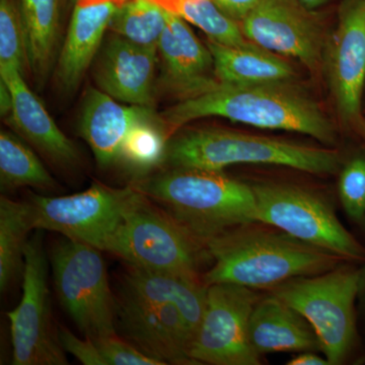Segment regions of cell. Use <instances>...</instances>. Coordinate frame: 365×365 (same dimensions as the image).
I'll use <instances>...</instances> for the list:
<instances>
[{"label": "cell", "instance_id": "obj_1", "mask_svg": "<svg viewBox=\"0 0 365 365\" xmlns=\"http://www.w3.org/2000/svg\"><path fill=\"white\" fill-rule=\"evenodd\" d=\"M160 117L172 136L194 120L222 117L258 128L297 132L326 145L336 143L332 122L318 103L292 81L220 85L199 97L178 103Z\"/></svg>", "mask_w": 365, "mask_h": 365}, {"label": "cell", "instance_id": "obj_2", "mask_svg": "<svg viewBox=\"0 0 365 365\" xmlns=\"http://www.w3.org/2000/svg\"><path fill=\"white\" fill-rule=\"evenodd\" d=\"M242 225L206 242L215 263L203 283L271 288L300 276L328 272L344 260L278 230Z\"/></svg>", "mask_w": 365, "mask_h": 365}, {"label": "cell", "instance_id": "obj_3", "mask_svg": "<svg viewBox=\"0 0 365 365\" xmlns=\"http://www.w3.org/2000/svg\"><path fill=\"white\" fill-rule=\"evenodd\" d=\"M133 186L205 246L234 228L258 222L252 186L222 172L172 168Z\"/></svg>", "mask_w": 365, "mask_h": 365}, {"label": "cell", "instance_id": "obj_4", "mask_svg": "<svg viewBox=\"0 0 365 365\" xmlns=\"http://www.w3.org/2000/svg\"><path fill=\"white\" fill-rule=\"evenodd\" d=\"M165 163L170 168L222 172L237 163L275 165L317 175L335 174L340 153L228 129L204 128L170 137Z\"/></svg>", "mask_w": 365, "mask_h": 365}, {"label": "cell", "instance_id": "obj_5", "mask_svg": "<svg viewBox=\"0 0 365 365\" xmlns=\"http://www.w3.org/2000/svg\"><path fill=\"white\" fill-rule=\"evenodd\" d=\"M361 283V271L336 267L318 275L292 278L270 290L311 324L329 365H339L354 343V304Z\"/></svg>", "mask_w": 365, "mask_h": 365}, {"label": "cell", "instance_id": "obj_6", "mask_svg": "<svg viewBox=\"0 0 365 365\" xmlns=\"http://www.w3.org/2000/svg\"><path fill=\"white\" fill-rule=\"evenodd\" d=\"M141 195L125 213L108 252L128 265L198 278L207 248L165 211Z\"/></svg>", "mask_w": 365, "mask_h": 365}, {"label": "cell", "instance_id": "obj_7", "mask_svg": "<svg viewBox=\"0 0 365 365\" xmlns=\"http://www.w3.org/2000/svg\"><path fill=\"white\" fill-rule=\"evenodd\" d=\"M257 220L344 260L365 262V248L344 227L323 197L280 182L252 186Z\"/></svg>", "mask_w": 365, "mask_h": 365}, {"label": "cell", "instance_id": "obj_8", "mask_svg": "<svg viewBox=\"0 0 365 365\" xmlns=\"http://www.w3.org/2000/svg\"><path fill=\"white\" fill-rule=\"evenodd\" d=\"M101 250L67 239L53 249L57 297L78 330L96 339L114 335L117 304L113 297Z\"/></svg>", "mask_w": 365, "mask_h": 365}, {"label": "cell", "instance_id": "obj_9", "mask_svg": "<svg viewBox=\"0 0 365 365\" xmlns=\"http://www.w3.org/2000/svg\"><path fill=\"white\" fill-rule=\"evenodd\" d=\"M141 195L134 186L112 188L102 184L73 195H34V225L108 252L125 213Z\"/></svg>", "mask_w": 365, "mask_h": 365}, {"label": "cell", "instance_id": "obj_10", "mask_svg": "<svg viewBox=\"0 0 365 365\" xmlns=\"http://www.w3.org/2000/svg\"><path fill=\"white\" fill-rule=\"evenodd\" d=\"M29 240L23 269V297L7 314L11 323L14 365L68 364L53 329L48 288V261L42 230Z\"/></svg>", "mask_w": 365, "mask_h": 365}, {"label": "cell", "instance_id": "obj_11", "mask_svg": "<svg viewBox=\"0 0 365 365\" xmlns=\"http://www.w3.org/2000/svg\"><path fill=\"white\" fill-rule=\"evenodd\" d=\"M261 297L253 288L234 283L207 287L202 321L190 356L197 364L259 365L261 355L250 341V319Z\"/></svg>", "mask_w": 365, "mask_h": 365}, {"label": "cell", "instance_id": "obj_12", "mask_svg": "<svg viewBox=\"0 0 365 365\" xmlns=\"http://www.w3.org/2000/svg\"><path fill=\"white\" fill-rule=\"evenodd\" d=\"M240 24L250 42L299 60L313 73L323 68L327 47L323 29L297 0H263Z\"/></svg>", "mask_w": 365, "mask_h": 365}, {"label": "cell", "instance_id": "obj_13", "mask_svg": "<svg viewBox=\"0 0 365 365\" xmlns=\"http://www.w3.org/2000/svg\"><path fill=\"white\" fill-rule=\"evenodd\" d=\"M324 71L340 119L354 126L364 117L365 11L362 0L345 7L338 28L327 42Z\"/></svg>", "mask_w": 365, "mask_h": 365}, {"label": "cell", "instance_id": "obj_14", "mask_svg": "<svg viewBox=\"0 0 365 365\" xmlns=\"http://www.w3.org/2000/svg\"><path fill=\"white\" fill-rule=\"evenodd\" d=\"M117 316L126 337L165 364H197L190 356L193 334L173 304L144 302L125 294Z\"/></svg>", "mask_w": 365, "mask_h": 365}, {"label": "cell", "instance_id": "obj_15", "mask_svg": "<svg viewBox=\"0 0 365 365\" xmlns=\"http://www.w3.org/2000/svg\"><path fill=\"white\" fill-rule=\"evenodd\" d=\"M158 50L160 58L158 83L180 102L220 86L207 44L198 40L181 16L168 13V25L158 41Z\"/></svg>", "mask_w": 365, "mask_h": 365}, {"label": "cell", "instance_id": "obj_16", "mask_svg": "<svg viewBox=\"0 0 365 365\" xmlns=\"http://www.w3.org/2000/svg\"><path fill=\"white\" fill-rule=\"evenodd\" d=\"M158 46H143L116 35L106 42L96 66L100 90L129 105L153 108Z\"/></svg>", "mask_w": 365, "mask_h": 365}, {"label": "cell", "instance_id": "obj_17", "mask_svg": "<svg viewBox=\"0 0 365 365\" xmlns=\"http://www.w3.org/2000/svg\"><path fill=\"white\" fill-rule=\"evenodd\" d=\"M153 115V108L121 105L104 91L90 88L79 120V134L90 145L98 165L110 167L119 160L131 127Z\"/></svg>", "mask_w": 365, "mask_h": 365}, {"label": "cell", "instance_id": "obj_18", "mask_svg": "<svg viewBox=\"0 0 365 365\" xmlns=\"http://www.w3.org/2000/svg\"><path fill=\"white\" fill-rule=\"evenodd\" d=\"M13 95V112L7 118L16 131L47 157L61 165H72L78 160L76 145L53 121L47 110L28 88L23 72L16 67L0 68Z\"/></svg>", "mask_w": 365, "mask_h": 365}, {"label": "cell", "instance_id": "obj_19", "mask_svg": "<svg viewBox=\"0 0 365 365\" xmlns=\"http://www.w3.org/2000/svg\"><path fill=\"white\" fill-rule=\"evenodd\" d=\"M120 0H93L76 4L58 60L56 76L64 90H76L102 45Z\"/></svg>", "mask_w": 365, "mask_h": 365}, {"label": "cell", "instance_id": "obj_20", "mask_svg": "<svg viewBox=\"0 0 365 365\" xmlns=\"http://www.w3.org/2000/svg\"><path fill=\"white\" fill-rule=\"evenodd\" d=\"M250 341L259 355L321 351L318 336L304 317L275 295L260 299L250 319Z\"/></svg>", "mask_w": 365, "mask_h": 365}, {"label": "cell", "instance_id": "obj_21", "mask_svg": "<svg viewBox=\"0 0 365 365\" xmlns=\"http://www.w3.org/2000/svg\"><path fill=\"white\" fill-rule=\"evenodd\" d=\"M125 283L126 294L131 297L176 307L195 337L202 321L207 292V287L198 278L129 265Z\"/></svg>", "mask_w": 365, "mask_h": 365}, {"label": "cell", "instance_id": "obj_22", "mask_svg": "<svg viewBox=\"0 0 365 365\" xmlns=\"http://www.w3.org/2000/svg\"><path fill=\"white\" fill-rule=\"evenodd\" d=\"M207 46L220 85H257L294 81L297 78L289 62L254 43L245 47H230L208 40Z\"/></svg>", "mask_w": 365, "mask_h": 365}, {"label": "cell", "instance_id": "obj_23", "mask_svg": "<svg viewBox=\"0 0 365 365\" xmlns=\"http://www.w3.org/2000/svg\"><path fill=\"white\" fill-rule=\"evenodd\" d=\"M29 67L38 79L49 71L58 37L59 0H20Z\"/></svg>", "mask_w": 365, "mask_h": 365}, {"label": "cell", "instance_id": "obj_24", "mask_svg": "<svg viewBox=\"0 0 365 365\" xmlns=\"http://www.w3.org/2000/svg\"><path fill=\"white\" fill-rule=\"evenodd\" d=\"M35 230L31 202L0 199V289L6 290L25 265L28 235Z\"/></svg>", "mask_w": 365, "mask_h": 365}, {"label": "cell", "instance_id": "obj_25", "mask_svg": "<svg viewBox=\"0 0 365 365\" xmlns=\"http://www.w3.org/2000/svg\"><path fill=\"white\" fill-rule=\"evenodd\" d=\"M170 137L162 117L153 115L139 120L127 134L118 162L141 179L165 163Z\"/></svg>", "mask_w": 365, "mask_h": 365}, {"label": "cell", "instance_id": "obj_26", "mask_svg": "<svg viewBox=\"0 0 365 365\" xmlns=\"http://www.w3.org/2000/svg\"><path fill=\"white\" fill-rule=\"evenodd\" d=\"M158 4L198 26L209 41L230 47L252 44L242 34L241 24L223 13L215 0H162Z\"/></svg>", "mask_w": 365, "mask_h": 365}, {"label": "cell", "instance_id": "obj_27", "mask_svg": "<svg viewBox=\"0 0 365 365\" xmlns=\"http://www.w3.org/2000/svg\"><path fill=\"white\" fill-rule=\"evenodd\" d=\"M0 182L2 190L20 187L52 189L55 181L34 151L6 131L0 134Z\"/></svg>", "mask_w": 365, "mask_h": 365}, {"label": "cell", "instance_id": "obj_28", "mask_svg": "<svg viewBox=\"0 0 365 365\" xmlns=\"http://www.w3.org/2000/svg\"><path fill=\"white\" fill-rule=\"evenodd\" d=\"M169 11L153 0H127L113 14L109 28L116 35L143 46H158Z\"/></svg>", "mask_w": 365, "mask_h": 365}, {"label": "cell", "instance_id": "obj_29", "mask_svg": "<svg viewBox=\"0 0 365 365\" xmlns=\"http://www.w3.org/2000/svg\"><path fill=\"white\" fill-rule=\"evenodd\" d=\"M29 66L28 47L20 2L0 0V68Z\"/></svg>", "mask_w": 365, "mask_h": 365}, {"label": "cell", "instance_id": "obj_30", "mask_svg": "<svg viewBox=\"0 0 365 365\" xmlns=\"http://www.w3.org/2000/svg\"><path fill=\"white\" fill-rule=\"evenodd\" d=\"M338 191L347 215L360 220L365 215V158H354L340 173Z\"/></svg>", "mask_w": 365, "mask_h": 365}, {"label": "cell", "instance_id": "obj_31", "mask_svg": "<svg viewBox=\"0 0 365 365\" xmlns=\"http://www.w3.org/2000/svg\"><path fill=\"white\" fill-rule=\"evenodd\" d=\"M96 346L104 365H163L160 360L134 347L114 335L96 338Z\"/></svg>", "mask_w": 365, "mask_h": 365}, {"label": "cell", "instance_id": "obj_32", "mask_svg": "<svg viewBox=\"0 0 365 365\" xmlns=\"http://www.w3.org/2000/svg\"><path fill=\"white\" fill-rule=\"evenodd\" d=\"M60 344L64 351L71 353L81 364L85 365H104L102 357L98 354L95 341L91 338L79 339L68 329L59 326L57 329Z\"/></svg>", "mask_w": 365, "mask_h": 365}, {"label": "cell", "instance_id": "obj_33", "mask_svg": "<svg viewBox=\"0 0 365 365\" xmlns=\"http://www.w3.org/2000/svg\"><path fill=\"white\" fill-rule=\"evenodd\" d=\"M263 0H215L217 6L228 16L241 23Z\"/></svg>", "mask_w": 365, "mask_h": 365}, {"label": "cell", "instance_id": "obj_34", "mask_svg": "<svg viewBox=\"0 0 365 365\" xmlns=\"http://www.w3.org/2000/svg\"><path fill=\"white\" fill-rule=\"evenodd\" d=\"M288 365H329L326 357L319 356L314 351L300 352L287 362Z\"/></svg>", "mask_w": 365, "mask_h": 365}, {"label": "cell", "instance_id": "obj_35", "mask_svg": "<svg viewBox=\"0 0 365 365\" xmlns=\"http://www.w3.org/2000/svg\"><path fill=\"white\" fill-rule=\"evenodd\" d=\"M0 112L2 117H9L13 112V95L2 78L0 79Z\"/></svg>", "mask_w": 365, "mask_h": 365}, {"label": "cell", "instance_id": "obj_36", "mask_svg": "<svg viewBox=\"0 0 365 365\" xmlns=\"http://www.w3.org/2000/svg\"><path fill=\"white\" fill-rule=\"evenodd\" d=\"M299 4H302L304 9L313 11L314 9H319V7L325 6L330 0H297Z\"/></svg>", "mask_w": 365, "mask_h": 365}, {"label": "cell", "instance_id": "obj_37", "mask_svg": "<svg viewBox=\"0 0 365 365\" xmlns=\"http://www.w3.org/2000/svg\"><path fill=\"white\" fill-rule=\"evenodd\" d=\"M355 132L365 141V118L362 117L361 119L353 126Z\"/></svg>", "mask_w": 365, "mask_h": 365}, {"label": "cell", "instance_id": "obj_38", "mask_svg": "<svg viewBox=\"0 0 365 365\" xmlns=\"http://www.w3.org/2000/svg\"><path fill=\"white\" fill-rule=\"evenodd\" d=\"M74 2L76 4H81V2H86L90 1V0H73Z\"/></svg>", "mask_w": 365, "mask_h": 365}, {"label": "cell", "instance_id": "obj_39", "mask_svg": "<svg viewBox=\"0 0 365 365\" xmlns=\"http://www.w3.org/2000/svg\"><path fill=\"white\" fill-rule=\"evenodd\" d=\"M153 1H155V4H158V2L162 1V0H153Z\"/></svg>", "mask_w": 365, "mask_h": 365}, {"label": "cell", "instance_id": "obj_40", "mask_svg": "<svg viewBox=\"0 0 365 365\" xmlns=\"http://www.w3.org/2000/svg\"><path fill=\"white\" fill-rule=\"evenodd\" d=\"M362 4H364V11H365V0H362Z\"/></svg>", "mask_w": 365, "mask_h": 365}, {"label": "cell", "instance_id": "obj_41", "mask_svg": "<svg viewBox=\"0 0 365 365\" xmlns=\"http://www.w3.org/2000/svg\"><path fill=\"white\" fill-rule=\"evenodd\" d=\"M120 1L122 2V4H124L125 1H127V0H120Z\"/></svg>", "mask_w": 365, "mask_h": 365}]
</instances>
